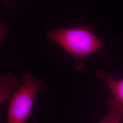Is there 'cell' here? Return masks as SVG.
Returning a JSON list of instances; mask_svg holds the SVG:
<instances>
[{
	"instance_id": "8992f818",
	"label": "cell",
	"mask_w": 123,
	"mask_h": 123,
	"mask_svg": "<svg viewBox=\"0 0 123 123\" xmlns=\"http://www.w3.org/2000/svg\"><path fill=\"white\" fill-rule=\"evenodd\" d=\"M7 31V29L6 27L5 26L2 22L0 21V47L3 41Z\"/></svg>"
},
{
	"instance_id": "3957f363",
	"label": "cell",
	"mask_w": 123,
	"mask_h": 123,
	"mask_svg": "<svg viewBox=\"0 0 123 123\" xmlns=\"http://www.w3.org/2000/svg\"><path fill=\"white\" fill-rule=\"evenodd\" d=\"M19 86L17 80L12 74L0 75V104L10 101Z\"/></svg>"
},
{
	"instance_id": "7a4b0ae2",
	"label": "cell",
	"mask_w": 123,
	"mask_h": 123,
	"mask_svg": "<svg viewBox=\"0 0 123 123\" xmlns=\"http://www.w3.org/2000/svg\"><path fill=\"white\" fill-rule=\"evenodd\" d=\"M21 82L22 85L10 100L7 123H26L36 95L44 86L43 81L29 72L22 75Z\"/></svg>"
},
{
	"instance_id": "6da1fadb",
	"label": "cell",
	"mask_w": 123,
	"mask_h": 123,
	"mask_svg": "<svg viewBox=\"0 0 123 123\" xmlns=\"http://www.w3.org/2000/svg\"><path fill=\"white\" fill-rule=\"evenodd\" d=\"M93 28L88 25L74 29H59L47 31L49 38L74 58L77 69L82 67L81 60L96 53L105 43L93 35Z\"/></svg>"
},
{
	"instance_id": "277c9868",
	"label": "cell",
	"mask_w": 123,
	"mask_h": 123,
	"mask_svg": "<svg viewBox=\"0 0 123 123\" xmlns=\"http://www.w3.org/2000/svg\"><path fill=\"white\" fill-rule=\"evenodd\" d=\"M96 75L107 84L111 91V94L123 105V79L115 80L113 76L106 74L103 70L97 71Z\"/></svg>"
},
{
	"instance_id": "5b68a950",
	"label": "cell",
	"mask_w": 123,
	"mask_h": 123,
	"mask_svg": "<svg viewBox=\"0 0 123 123\" xmlns=\"http://www.w3.org/2000/svg\"><path fill=\"white\" fill-rule=\"evenodd\" d=\"M109 110L98 123H120L123 118V105L111 94L107 103Z\"/></svg>"
}]
</instances>
